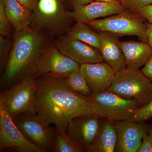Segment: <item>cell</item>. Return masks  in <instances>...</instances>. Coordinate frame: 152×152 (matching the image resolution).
Returning <instances> with one entry per match:
<instances>
[{
  "instance_id": "obj_1",
  "label": "cell",
  "mask_w": 152,
  "mask_h": 152,
  "mask_svg": "<svg viewBox=\"0 0 152 152\" xmlns=\"http://www.w3.org/2000/svg\"><path fill=\"white\" fill-rule=\"evenodd\" d=\"M35 82L36 112L60 130L66 132L73 118L93 114L91 97L71 89L66 78L48 74Z\"/></svg>"
},
{
  "instance_id": "obj_2",
  "label": "cell",
  "mask_w": 152,
  "mask_h": 152,
  "mask_svg": "<svg viewBox=\"0 0 152 152\" xmlns=\"http://www.w3.org/2000/svg\"><path fill=\"white\" fill-rule=\"evenodd\" d=\"M51 39L30 27L15 33L10 54L1 77V93L32 76L37 62Z\"/></svg>"
},
{
  "instance_id": "obj_3",
  "label": "cell",
  "mask_w": 152,
  "mask_h": 152,
  "mask_svg": "<svg viewBox=\"0 0 152 152\" xmlns=\"http://www.w3.org/2000/svg\"><path fill=\"white\" fill-rule=\"evenodd\" d=\"M63 0H39L30 27L52 39L67 34L74 21Z\"/></svg>"
},
{
  "instance_id": "obj_4",
  "label": "cell",
  "mask_w": 152,
  "mask_h": 152,
  "mask_svg": "<svg viewBox=\"0 0 152 152\" xmlns=\"http://www.w3.org/2000/svg\"><path fill=\"white\" fill-rule=\"evenodd\" d=\"M121 97L135 100L140 107L152 99V83L139 70L126 68L115 73L113 83L107 90Z\"/></svg>"
},
{
  "instance_id": "obj_5",
  "label": "cell",
  "mask_w": 152,
  "mask_h": 152,
  "mask_svg": "<svg viewBox=\"0 0 152 152\" xmlns=\"http://www.w3.org/2000/svg\"><path fill=\"white\" fill-rule=\"evenodd\" d=\"M142 17L126 9L115 15L95 20L86 23L90 28L99 33L102 32L122 36H136L142 41L147 42V26Z\"/></svg>"
},
{
  "instance_id": "obj_6",
  "label": "cell",
  "mask_w": 152,
  "mask_h": 152,
  "mask_svg": "<svg viewBox=\"0 0 152 152\" xmlns=\"http://www.w3.org/2000/svg\"><path fill=\"white\" fill-rule=\"evenodd\" d=\"M25 138L42 152H53L55 127L36 112H28L13 118Z\"/></svg>"
},
{
  "instance_id": "obj_7",
  "label": "cell",
  "mask_w": 152,
  "mask_h": 152,
  "mask_svg": "<svg viewBox=\"0 0 152 152\" xmlns=\"http://www.w3.org/2000/svg\"><path fill=\"white\" fill-rule=\"evenodd\" d=\"M90 97L93 114L115 122L130 119L140 107L134 100L124 99L107 91L92 94Z\"/></svg>"
},
{
  "instance_id": "obj_8",
  "label": "cell",
  "mask_w": 152,
  "mask_h": 152,
  "mask_svg": "<svg viewBox=\"0 0 152 152\" xmlns=\"http://www.w3.org/2000/svg\"><path fill=\"white\" fill-rule=\"evenodd\" d=\"M35 78L28 77L1 92V101L12 118L20 114L36 112Z\"/></svg>"
},
{
  "instance_id": "obj_9",
  "label": "cell",
  "mask_w": 152,
  "mask_h": 152,
  "mask_svg": "<svg viewBox=\"0 0 152 152\" xmlns=\"http://www.w3.org/2000/svg\"><path fill=\"white\" fill-rule=\"evenodd\" d=\"M80 65L63 54L54 42L51 41L38 59L32 77L36 79L50 74L56 77L66 78L71 73L80 70Z\"/></svg>"
},
{
  "instance_id": "obj_10",
  "label": "cell",
  "mask_w": 152,
  "mask_h": 152,
  "mask_svg": "<svg viewBox=\"0 0 152 152\" xmlns=\"http://www.w3.org/2000/svg\"><path fill=\"white\" fill-rule=\"evenodd\" d=\"M100 118L94 114L75 117L68 123L66 133L83 152H90L100 127Z\"/></svg>"
},
{
  "instance_id": "obj_11",
  "label": "cell",
  "mask_w": 152,
  "mask_h": 152,
  "mask_svg": "<svg viewBox=\"0 0 152 152\" xmlns=\"http://www.w3.org/2000/svg\"><path fill=\"white\" fill-rule=\"evenodd\" d=\"M42 152L25 137L0 100V151Z\"/></svg>"
},
{
  "instance_id": "obj_12",
  "label": "cell",
  "mask_w": 152,
  "mask_h": 152,
  "mask_svg": "<svg viewBox=\"0 0 152 152\" xmlns=\"http://www.w3.org/2000/svg\"><path fill=\"white\" fill-rule=\"evenodd\" d=\"M149 124L145 121L126 120L116 122L118 137L115 152H137Z\"/></svg>"
},
{
  "instance_id": "obj_13",
  "label": "cell",
  "mask_w": 152,
  "mask_h": 152,
  "mask_svg": "<svg viewBox=\"0 0 152 152\" xmlns=\"http://www.w3.org/2000/svg\"><path fill=\"white\" fill-rule=\"evenodd\" d=\"M54 42L63 54L80 65L104 61L99 51L67 34L57 38Z\"/></svg>"
},
{
  "instance_id": "obj_14",
  "label": "cell",
  "mask_w": 152,
  "mask_h": 152,
  "mask_svg": "<svg viewBox=\"0 0 152 152\" xmlns=\"http://www.w3.org/2000/svg\"><path fill=\"white\" fill-rule=\"evenodd\" d=\"M80 71L85 76L92 94L107 91L113 83L116 72L104 61L83 64Z\"/></svg>"
},
{
  "instance_id": "obj_15",
  "label": "cell",
  "mask_w": 152,
  "mask_h": 152,
  "mask_svg": "<svg viewBox=\"0 0 152 152\" xmlns=\"http://www.w3.org/2000/svg\"><path fill=\"white\" fill-rule=\"evenodd\" d=\"M126 9L121 3L94 1L86 5L68 11V13L75 21L87 23L99 18L115 15Z\"/></svg>"
},
{
  "instance_id": "obj_16",
  "label": "cell",
  "mask_w": 152,
  "mask_h": 152,
  "mask_svg": "<svg viewBox=\"0 0 152 152\" xmlns=\"http://www.w3.org/2000/svg\"><path fill=\"white\" fill-rule=\"evenodd\" d=\"M99 33L102 38L100 53L104 61L110 65L116 72L126 69L124 57L120 46L119 36L107 32Z\"/></svg>"
},
{
  "instance_id": "obj_17",
  "label": "cell",
  "mask_w": 152,
  "mask_h": 152,
  "mask_svg": "<svg viewBox=\"0 0 152 152\" xmlns=\"http://www.w3.org/2000/svg\"><path fill=\"white\" fill-rule=\"evenodd\" d=\"M126 67L139 70L145 65L152 54V48L148 42L135 41L120 42Z\"/></svg>"
},
{
  "instance_id": "obj_18",
  "label": "cell",
  "mask_w": 152,
  "mask_h": 152,
  "mask_svg": "<svg viewBox=\"0 0 152 152\" xmlns=\"http://www.w3.org/2000/svg\"><path fill=\"white\" fill-rule=\"evenodd\" d=\"M5 10L15 32L30 27L32 12L17 0H3Z\"/></svg>"
},
{
  "instance_id": "obj_19",
  "label": "cell",
  "mask_w": 152,
  "mask_h": 152,
  "mask_svg": "<svg viewBox=\"0 0 152 152\" xmlns=\"http://www.w3.org/2000/svg\"><path fill=\"white\" fill-rule=\"evenodd\" d=\"M117 137L115 122L107 120L101 122L96 139L90 152H115Z\"/></svg>"
},
{
  "instance_id": "obj_20",
  "label": "cell",
  "mask_w": 152,
  "mask_h": 152,
  "mask_svg": "<svg viewBox=\"0 0 152 152\" xmlns=\"http://www.w3.org/2000/svg\"><path fill=\"white\" fill-rule=\"evenodd\" d=\"M67 35L70 37L89 45L100 52L102 45V36L100 33L94 31L86 23L76 22Z\"/></svg>"
},
{
  "instance_id": "obj_21",
  "label": "cell",
  "mask_w": 152,
  "mask_h": 152,
  "mask_svg": "<svg viewBox=\"0 0 152 152\" xmlns=\"http://www.w3.org/2000/svg\"><path fill=\"white\" fill-rule=\"evenodd\" d=\"M54 143L53 152H83V151L66 134L55 127Z\"/></svg>"
},
{
  "instance_id": "obj_22",
  "label": "cell",
  "mask_w": 152,
  "mask_h": 152,
  "mask_svg": "<svg viewBox=\"0 0 152 152\" xmlns=\"http://www.w3.org/2000/svg\"><path fill=\"white\" fill-rule=\"evenodd\" d=\"M66 80L71 89L76 92L88 97L92 94L86 79L80 70L71 73Z\"/></svg>"
},
{
  "instance_id": "obj_23",
  "label": "cell",
  "mask_w": 152,
  "mask_h": 152,
  "mask_svg": "<svg viewBox=\"0 0 152 152\" xmlns=\"http://www.w3.org/2000/svg\"><path fill=\"white\" fill-rule=\"evenodd\" d=\"M14 41L9 37L0 35V72L2 75L5 69L12 48Z\"/></svg>"
},
{
  "instance_id": "obj_24",
  "label": "cell",
  "mask_w": 152,
  "mask_h": 152,
  "mask_svg": "<svg viewBox=\"0 0 152 152\" xmlns=\"http://www.w3.org/2000/svg\"><path fill=\"white\" fill-rule=\"evenodd\" d=\"M12 27V26L6 14L4 1L0 0V34L10 37Z\"/></svg>"
},
{
  "instance_id": "obj_25",
  "label": "cell",
  "mask_w": 152,
  "mask_h": 152,
  "mask_svg": "<svg viewBox=\"0 0 152 152\" xmlns=\"http://www.w3.org/2000/svg\"><path fill=\"white\" fill-rule=\"evenodd\" d=\"M152 118V99L148 103L136 110L132 118V121H146Z\"/></svg>"
},
{
  "instance_id": "obj_26",
  "label": "cell",
  "mask_w": 152,
  "mask_h": 152,
  "mask_svg": "<svg viewBox=\"0 0 152 152\" xmlns=\"http://www.w3.org/2000/svg\"><path fill=\"white\" fill-rule=\"evenodd\" d=\"M152 4V0H124V5L126 8L134 12L145 6Z\"/></svg>"
},
{
  "instance_id": "obj_27",
  "label": "cell",
  "mask_w": 152,
  "mask_h": 152,
  "mask_svg": "<svg viewBox=\"0 0 152 152\" xmlns=\"http://www.w3.org/2000/svg\"><path fill=\"white\" fill-rule=\"evenodd\" d=\"M137 152H152V136L148 133L144 135Z\"/></svg>"
},
{
  "instance_id": "obj_28",
  "label": "cell",
  "mask_w": 152,
  "mask_h": 152,
  "mask_svg": "<svg viewBox=\"0 0 152 152\" xmlns=\"http://www.w3.org/2000/svg\"><path fill=\"white\" fill-rule=\"evenodd\" d=\"M146 20L152 24V4L145 6L137 10L135 12Z\"/></svg>"
},
{
  "instance_id": "obj_29",
  "label": "cell",
  "mask_w": 152,
  "mask_h": 152,
  "mask_svg": "<svg viewBox=\"0 0 152 152\" xmlns=\"http://www.w3.org/2000/svg\"><path fill=\"white\" fill-rule=\"evenodd\" d=\"M66 7H69L71 10L77 8L90 4L94 1V0H63Z\"/></svg>"
},
{
  "instance_id": "obj_30",
  "label": "cell",
  "mask_w": 152,
  "mask_h": 152,
  "mask_svg": "<svg viewBox=\"0 0 152 152\" xmlns=\"http://www.w3.org/2000/svg\"><path fill=\"white\" fill-rule=\"evenodd\" d=\"M141 71L152 83V54Z\"/></svg>"
},
{
  "instance_id": "obj_31",
  "label": "cell",
  "mask_w": 152,
  "mask_h": 152,
  "mask_svg": "<svg viewBox=\"0 0 152 152\" xmlns=\"http://www.w3.org/2000/svg\"><path fill=\"white\" fill-rule=\"evenodd\" d=\"M17 1L33 12L37 5L39 0H17Z\"/></svg>"
},
{
  "instance_id": "obj_32",
  "label": "cell",
  "mask_w": 152,
  "mask_h": 152,
  "mask_svg": "<svg viewBox=\"0 0 152 152\" xmlns=\"http://www.w3.org/2000/svg\"><path fill=\"white\" fill-rule=\"evenodd\" d=\"M147 26V35L148 42L152 48V24L146 22Z\"/></svg>"
},
{
  "instance_id": "obj_33",
  "label": "cell",
  "mask_w": 152,
  "mask_h": 152,
  "mask_svg": "<svg viewBox=\"0 0 152 152\" xmlns=\"http://www.w3.org/2000/svg\"><path fill=\"white\" fill-rule=\"evenodd\" d=\"M94 1L104 2H119L121 3L123 5L124 3V0H94Z\"/></svg>"
},
{
  "instance_id": "obj_34",
  "label": "cell",
  "mask_w": 152,
  "mask_h": 152,
  "mask_svg": "<svg viewBox=\"0 0 152 152\" xmlns=\"http://www.w3.org/2000/svg\"><path fill=\"white\" fill-rule=\"evenodd\" d=\"M148 133L152 136V122L149 126V130Z\"/></svg>"
}]
</instances>
